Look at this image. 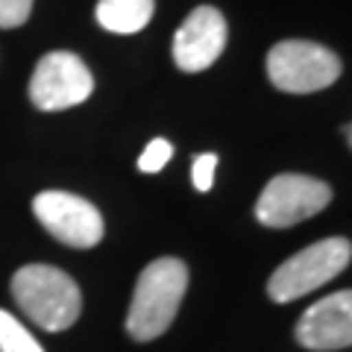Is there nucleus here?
<instances>
[{"mask_svg":"<svg viewBox=\"0 0 352 352\" xmlns=\"http://www.w3.org/2000/svg\"><path fill=\"white\" fill-rule=\"evenodd\" d=\"M188 288V267L179 258H156L138 276L126 314V332L135 340H153L168 332Z\"/></svg>","mask_w":352,"mask_h":352,"instance_id":"f257e3e1","label":"nucleus"},{"mask_svg":"<svg viewBox=\"0 0 352 352\" xmlns=\"http://www.w3.org/2000/svg\"><path fill=\"white\" fill-rule=\"evenodd\" d=\"M173 156V147H170V141H164V138H153L147 150L141 153V159H138V170L141 173H159L164 164L170 162Z\"/></svg>","mask_w":352,"mask_h":352,"instance_id":"f8f14e48","label":"nucleus"},{"mask_svg":"<svg viewBox=\"0 0 352 352\" xmlns=\"http://www.w3.org/2000/svg\"><path fill=\"white\" fill-rule=\"evenodd\" d=\"M352 258V244L346 238H323L282 261L267 279V294L273 302H294L300 296L332 282Z\"/></svg>","mask_w":352,"mask_h":352,"instance_id":"20e7f679","label":"nucleus"},{"mask_svg":"<svg viewBox=\"0 0 352 352\" xmlns=\"http://www.w3.org/2000/svg\"><path fill=\"white\" fill-rule=\"evenodd\" d=\"M344 135H346V141H349V147H352V124H346V129H344Z\"/></svg>","mask_w":352,"mask_h":352,"instance_id":"2eb2a0df","label":"nucleus"},{"mask_svg":"<svg viewBox=\"0 0 352 352\" xmlns=\"http://www.w3.org/2000/svg\"><path fill=\"white\" fill-rule=\"evenodd\" d=\"M18 308L47 332H65L82 311V294L76 282L50 264H27L12 276Z\"/></svg>","mask_w":352,"mask_h":352,"instance_id":"f03ea898","label":"nucleus"},{"mask_svg":"<svg viewBox=\"0 0 352 352\" xmlns=\"http://www.w3.org/2000/svg\"><path fill=\"white\" fill-rule=\"evenodd\" d=\"M296 340L314 352L352 346V291H338L305 308L296 323Z\"/></svg>","mask_w":352,"mask_h":352,"instance_id":"1a4fd4ad","label":"nucleus"},{"mask_svg":"<svg viewBox=\"0 0 352 352\" xmlns=\"http://www.w3.org/2000/svg\"><path fill=\"white\" fill-rule=\"evenodd\" d=\"M32 212H36L38 223L47 232L68 247L88 250L103 241V217L100 212L68 191H41L32 200Z\"/></svg>","mask_w":352,"mask_h":352,"instance_id":"0eeeda50","label":"nucleus"},{"mask_svg":"<svg viewBox=\"0 0 352 352\" xmlns=\"http://www.w3.org/2000/svg\"><path fill=\"white\" fill-rule=\"evenodd\" d=\"M0 352H44L41 344L21 326L18 317L0 308Z\"/></svg>","mask_w":352,"mask_h":352,"instance_id":"9b49d317","label":"nucleus"},{"mask_svg":"<svg viewBox=\"0 0 352 352\" xmlns=\"http://www.w3.org/2000/svg\"><path fill=\"white\" fill-rule=\"evenodd\" d=\"M340 71H344V65H340L338 53L317 41L285 38L273 44L267 53V76L285 94L323 91V88L338 82Z\"/></svg>","mask_w":352,"mask_h":352,"instance_id":"7ed1b4c3","label":"nucleus"},{"mask_svg":"<svg viewBox=\"0 0 352 352\" xmlns=\"http://www.w3.org/2000/svg\"><path fill=\"white\" fill-rule=\"evenodd\" d=\"M156 9V0H100L97 3V24L118 36L141 32Z\"/></svg>","mask_w":352,"mask_h":352,"instance_id":"9d476101","label":"nucleus"},{"mask_svg":"<svg viewBox=\"0 0 352 352\" xmlns=\"http://www.w3.org/2000/svg\"><path fill=\"white\" fill-rule=\"evenodd\" d=\"M94 91V76L85 62L68 50L41 56L30 80V100L41 112H62L85 103Z\"/></svg>","mask_w":352,"mask_h":352,"instance_id":"423d86ee","label":"nucleus"},{"mask_svg":"<svg viewBox=\"0 0 352 352\" xmlns=\"http://www.w3.org/2000/svg\"><path fill=\"white\" fill-rule=\"evenodd\" d=\"M214 168H217V156L214 153H203V156L194 159V168H191V176H194V188L197 191H212V182H214Z\"/></svg>","mask_w":352,"mask_h":352,"instance_id":"4468645a","label":"nucleus"},{"mask_svg":"<svg viewBox=\"0 0 352 352\" xmlns=\"http://www.w3.org/2000/svg\"><path fill=\"white\" fill-rule=\"evenodd\" d=\"M32 12V0H0V27L15 30Z\"/></svg>","mask_w":352,"mask_h":352,"instance_id":"ddd939ff","label":"nucleus"},{"mask_svg":"<svg viewBox=\"0 0 352 352\" xmlns=\"http://www.w3.org/2000/svg\"><path fill=\"white\" fill-rule=\"evenodd\" d=\"M226 18L214 6H197L182 21V27L173 36V62L185 74H200L220 59L226 47Z\"/></svg>","mask_w":352,"mask_h":352,"instance_id":"6e6552de","label":"nucleus"},{"mask_svg":"<svg viewBox=\"0 0 352 352\" xmlns=\"http://www.w3.org/2000/svg\"><path fill=\"white\" fill-rule=\"evenodd\" d=\"M329 200H332V188L326 182L302 173H282L264 185L256 203V217L261 226L288 229L323 212Z\"/></svg>","mask_w":352,"mask_h":352,"instance_id":"39448f33","label":"nucleus"}]
</instances>
